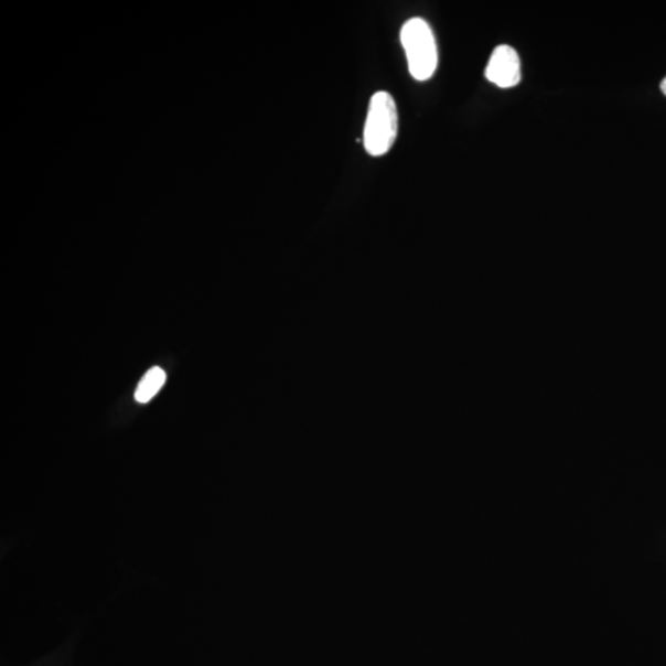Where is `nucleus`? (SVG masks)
I'll return each instance as SVG.
<instances>
[{
  "label": "nucleus",
  "mask_w": 666,
  "mask_h": 666,
  "mask_svg": "<svg viewBox=\"0 0 666 666\" xmlns=\"http://www.w3.org/2000/svg\"><path fill=\"white\" fill-rule=\"evenodd\" d=\"M398 127V108L393 96L388 92H377L369 103L363 133L364 149L373 158L387 154L397 140Z\"/></svg>",
  "instance_id": "nucleus-1"
},
{
  "label": "nucleus",
  "mask_w": 666,
  "mask_h": 666,
  "mask_svg": "<svg viewBox=\"0 0 666 666\" xmlns=\"http://www.w3.org/2000/svg\"><path fill=\"white\" fill-rule=\"evenodd\" d=\"M400 40L410 75L420 82L432 78L439 65V51L430 24L422 18L408 20L401 28Z\"/></svg>",
  "instance_id": "nucleus-2"
},
{
  "label": "nucleus",
  "mask_w": 666,
  "mask_h": 666,
  "mask_svg": "<svg viewBox=\"0 0 666 666\" xmlns=\"http://www.w3.org/2000/svg\"><path fill=\"white\" fill-rule=\"evenodd\" d=\"M485 77L500 88H513L522 82V61L508 45L497 46L487 62Z\"/></svg>",
  "instance_id": "nucleus-3"
},
{
  "label": "nucleus",
  "mask_w": 666,
  "mask_h": 666,
  "mask_svg": "<svg viewBox=\"0 0 666 666\" xmlns=\"http://www.w3.org/2000/svg\"><path fill=\"white\" fill-rule=\"evenodd\" d=\"M165 382V373L160 367H153L141 379L135 399L140 404L149 402L160 391Z\"/></svg>",
  "instance_id": "nucleus-4"
},
{
  "label": "nucleus",
  "mask_w": 666,
  "mask_h": 666,
  "mask_svg": "<svg viewBox=\"0 0 666 666\" xmlns=\"http://www.w3.org/2000/svg\"><path fill=\"white\" fill-rule=\"evenodd\" d=\"M660 88H662L664 95L666 96V77L663 79Z\"/></svg>",
  "instance_id": "nucleus-5"
}]
</instances>
